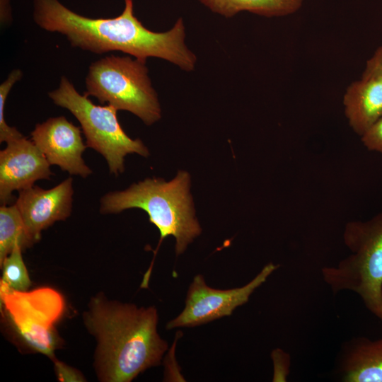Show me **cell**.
Wrapping results in <instances>:
<instances>
[{"instance_id":"7a4b0ae2","label":"cell","mask_w":382,"mask_h":382,"mask_svg":"<svg viewBox=\"0 0 382 382\" xmlns=\"http://www.w3.org/2000/svg\"><path fill=\"white\" fill-rule=\"evenodd\" d=\"M82 320L96 342L93 368L99 381H132L160 365L168 349L158 332L154 306L139 307L98 293L90 299Z\"/></svg>"},{"instance_id":"ffe728a7","label":"cell","mask_w":382,"mask_h":382,"mask_svg":"<svg viewBox=\"0 0 382 382\" xmlns=\"http://www.w3.org/2000/svg\"><path fill=\"white\" fill-rule=\"evenodd\" d=\"M362 77H382V47H378L366 62Z\"/></svg>"},{"instance_id":"44dd1931","label":"cell","mask_w":382,"mask_h":382,"mask_svg":"<svg viewBox=\"0 0 382 382\" xmlns=\"http://www.w3.org/2000/svg\"><path fill=\"white\" fill-rule=\"evenodd\" d=\"M125 1H132V0H125Z\"/></svg>"},{"instance_id":"9c48e42d","label":"cell","mask_w":382,"mask_h":382,"mask_svg":"<svg viewBox=\"0 0 382 382\" xmlns=\"http://www.w3.org/2000/svg\"><path fill=\"white\" fill-rule=\"evenodd\" d=\"M30 134L31 140L50 165L82 178L92 173L82 157L87 146L83 143L81 129L65 117H50L36 124Z\"/></svg>"},{"instance_id":"52a82bcc","label":"cell","mask_w":382,"mask_h":382,"mask_svg":"<svg viewBox=\"0 0 382 382\" xmlns=\"http://www.w3.org/2000/svg\"><path fill=\"white\" fill-rule=\"evenodd\" d=\"M53 103L67 109L79 122L87 147L100 154L106 160L109 171L115 176L125 170L127 154L149 156L139 139H131L123 130L114 106L95 105L86 94L81 95L69 79L62 76L58 88L48 93Z\"/></svg>"},{"instance_id":"9a60e30c","label":"cell","mask_w":382,"mask_h":382,"mask_svg":"<svg viewBox=\"0 0 382 382\" xmlns=\"http://www.w3.org/2000/svg\"><path fill=\"white\" fill-rule=\"evenodd\" d=\"M23 221L16 204L0 207V264L18 245L23 250L31 247Z\"/></svg>"},{"instance_id":"3957f363","label":"cell","mask_w":382,"mask_h":382,"mask_svg":"<svg viewBox=\"0 0 382 382\" xmlns=\"http://www.w3.org/2000/svg\"><path fill=\"white\" fill-rule=\"evenodd\" d=\"M190 175L180 171L169 182L163 179L147 178L132 185L122 191L106 193L100 199L101 214H117L125 209L138 208L144 210L149 221L160 233V240L155 255L163 240L175 238L176 254H182L187 245L201 233L202 229L195 218L192 198L189 192ZM154 257L145 273L143 282L148 284Z\"/></svg>"},{"instance_id":"8fae6325","label":"cell","mask_w":382,"mask_h":382,"mask_svg":"<svg viewBox=\"0 0 382 382\" xmlns=\"http://www.w3.org/2000/svg\"><path fill=\"white\" fill-rule=\"evenodd\" d=\"M0 151V202L7 205L12 192L34 185L54 175L44 154L32 140L21 138L6 143Z\"/></svg>"},{"instance_id":"d6986e66","label":"cell","mask_w":382,"mask_h":382,"mask_svg":"<svg viewBox=\"0 0 382 382\" xmlns=\"http://www.w3.org/2000/svg\"><path fill=\"white\" fill-rule=\"evenodd\" d=\"M55 373L60 381H84L83 375L76 369L58 361L56 358L52 359Z\"/></svg>"},{"instance_id":"8992f818","label":"cell","mask_w":382,"mask_h":382,"mask_svg":"<svg viewBox=\"0 0 382 382\" xmlns=\"http://www.w3.org/2000/svg\"><path fill=\"white\" fill-rule=\"evenodd\" d=\"M0 303L14 337L30 351L55 358L61 345L55 325L66 307L62 294L50 286L16 291L0 282Z\"/></svg>"},{"instance_id":"2e32d148","label":"cell","mask_w":382,"mask_h":382,"mask_svg":"<svg viewBox=\"0 0 382 382\" xmlns=\"http://www.w3.org/2000/svg\"><path fill=\"white\" fill-rule=\"evenodd\" d=\"M22 251L21 248L16 245L0 264L2 269L0 282L16 291L28 290L32 283L23 259Z\"/></svg>"},{"instance_id":"6da1fadb","label":"cell","mask_w":382,"mask_h":382,"mask_svg":"<svg viewBox=\"0 0 382 382\" xmlns=\"http://www.w3.org/2000/svg\"><path fill=\"white\" fill-rule=\"evenodd\" d=\"M125 2L123 11L117 17L91 18L58 0H34L33 18L42 29L64 35L73 47L95 54L120 51L142 61L150 57L161 58L186 71L195 69L197 57L185 44L182 18L168 31L154 32L134 16L133 1Z\"/></svg>"},{"instance_id":"5b68a950","label":"cell","mask_w":382,"mask_h":382,"mask_svg":"<svg viewBox=\"0 0 382 382\" xmlns=\"http://www.w3.org/2000/svg\"><path fill=\"white\" fill-rule=\"evenodd\" d=\"M146 61L110 55L91 64L86 78L88 96L129 111L151 125L161 117L157 93L148 75Z\"/></svg>"},{"instance_id":"277c9868","label":"cell","mask_w":382,"mask_h":382,"mask_svg":"<svg viewBox=\"0 0 382 382\" xmlns=\"http://www.w3.org/2000/svg\"><path fill=\"white\" fill-rule=\"evenodd\" d=\"M342 238L350 254L334 266L323 267V279L334 294L356 293L382 322V212L348 222Z\"/></svg>"},{"instance_id":"4fadbf2b","label":"cell","mask_w":382,"mask_h":382,"mask_svg":"<svg viewBox=\"0 0 382 382\" xmlns=\"http://www.w3.org/2000/svg\"><path fill=\"white\" fill-rule=\"evenodd\" d=\"M340 373L345 382H382V338L359 337L346 345Z\"/></svg>"},{"instance_id":"ac0fdd59","label":"cell","mask_w":382,"mask_h":382,"mask_svg":"<svg viewBox=\"0 0 382 382\" xmlns=\"http://www.w3.org/2000/svg\"><path fill=\"white\" fill-rule=\"evenodd\" d=\"M361 141L369 150L382 153V116L361 136Z\"/></svg>"},{"instance_id":"7c38bea8","label":"cell","mask_w":382,"mask_h":382,"mask_svg":"<svg viewBox=\"0 0 382 382\" xmlns=\"http://www.w3.org/2000/svg\"><path fill=\"white\" fill-rule=\"evenodd\" d=\"M343 103L349 125L361 137L382 116V77H361L353 82Z\"/></svg>"},{"instance_id":"ba28073f","label":"cell","mask_w":382,"mask_h":382,"mask_svg":"<svg viewBox=\"0 0 382 382\" xmlns=\"http://www.w3.org/2000/svg\"><path fill=\"white\" fill-rule=\"evenodd\" d=\"M278 267V265L270 262L248 283L230 289L212 288L202 274L196 275L189 286L184 309L167 323L166 328L195 327L231 316L237 307L248 301L252 294Z\"/></svg>"},{"instance_id":"e0dca14e","label":"cell","mask_w":382,"mask_h":382,"mask_svg":"<svg viewBox=\"0 0 382 382\" xmlns=\"http://www.w3.org/2000/svg\"><path fill=\"white\" fill-rule=\"evenodd\" d=\"M23 76L20 69L13 70L7 79L0 86V142H9L23 137L22 134L16 128L8 126L4 117L5 104L8 93L13 86L19 81Z\"/></svg>"},{"instance_id":"5bb4252c","label":"cell","mask_w":382,"mask_h":382,"mask_svg":"<svg viewBox=\"0 0 382 382\" xmlns=\"http://www.w3.org/2000/svg\"><path fill=\"white\" fill-rule=\"evenodd\" d=\"M212 12L230 18L247 11L267 17L281 16L296 11L303 0H197Z\"/></svg>"},{"instance_id":"30bf717a","label":"cell","mask_w":382,"mask_h":382,"mask_svg":"<svg viewBox=\"0 0 382 382\" xmlns=\"http://www.w3.org/2000/svg\"><path fill=\"white\" fill-rule=\"evenodd\" d=\"M73 194L71 178L51 189L33 185L18 191L15 204L33 244L40 239L43 230L56 221L66 220L71 215Z\"/></svg>"}]
</instances>
